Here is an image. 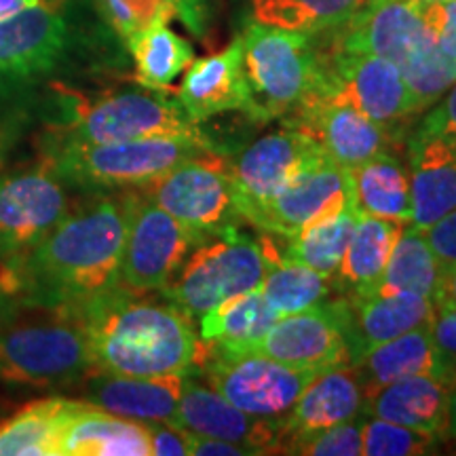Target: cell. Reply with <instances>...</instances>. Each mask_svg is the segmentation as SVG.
I'll list each match as a JSON object with an SVG mask.
<instances>
[{"instance_id":"37","label":"cell","mask_w":456,"mask_h":456,"mask_svg":"<svg viewBox=\"0 0 456 456\" xmlns=\"http://www.w3.org/2000/svg\"><path fill=\"white\" fill-rule=\"evenodd\" d=\"M442 437L391 420L372 419L363 423L362 454L368 456H420L436 452Z\"/></svg>"},{"instance_id":"16","label":"cell","mask_w":456,"mask_h":456,"mask_svg":"<svg viewBox=\"0 0 456 456\" xmlns=\"http://www.w3.org/2000/svg\"><path fill=\"white\" fill-rule=\"evenodd\" d=\"M66 43L68 21L61 0H32L0 17V83L51 70Z\"/></svg>"},{"instance_id":"27","label":"cell","mask_w":456,"mask_h":456,"mask_svg":"<svg viewBox=\"0 0 456 456\" xmlns=\"http://www.w3.org/2000/svg\"><path fill=\"white\" fill-rule=\"evenodd\" d=\"M60 456H151V442L144 423L81 399L61 433Z\"/></svg>"},{"instance_id":"30","label":"cell","mask_w":456,"mask_h":456,"mask_svg":"<svg viewBox=\"0 0 456 456\" xmlns=\"http://www.w3.org/2000/svg\"><path fill=\"white\" fill-rule=\"evenodd\" d=\"M349 182L351 199L362 216L402 224L412 222L410 175L389 151L349 169Z\"/></svg>"},{"instance_id":"29","label":"cell","mask_w":456,"mask_h":456,"mask_svg":"<svg viewBox=\"0 0 456 456\" xmlns=\"http://www.w3.org/2000/svg\"><path fill=\"white\" fill-rule=\"evenodd\" d=\"M81 399L45 397L0 420V456H60L61 433Z\"/></svg>"},{"instance_id":"14","label":"cell","mask_w":456,"mask_h":456,"mask_svg":"<svg viewBox=\"0 0 456 456\" xmlns=\"http://www.w3.org/2000/svg\"><path fill=\"white\" fill-rule=\"evenodd\" d=\"M68 212L66 182L47 163L0 175V269L30 252Z\"/></svg>"},{"instance_id":"28","label":"cell","mask_w":456,"mask_h":456,"mask_svg":"<svg viewBox=\"0 0 456 456\" xmlns=\"http://www.w3.org/2000/svg\"><path fill=\"white\" fill-rule=\"evenodd\" d=\"M357 218L359 212L351 195L342 197L306 222L296 235L285 237L288 245L281 256L294 265L332 277L346 252Z\"/></svg>"},{"instance_id":"2","label":"cell","mask_w":456,"mask_h":456,"mask_svg":"<svg viewBox=\"0 0 456 456\" xmlns=\"http://www.w3.org/2000/svg\"><path fill=\"white\" fill-rule=\"evenodd\" d=\"M117 288L70 311L87 332L95 370L127 376H186L201 366L205 342L169 300ZM66 313V311H64Z\"/></svg>"},{"instance_id":"38","label":"cell","mask_w":456,"mask_h":456,"mask_svg":"<svg viewBox=\"0 0 456 456\" xmlns=\"http://www.w3.org/2000/svg\"><path fill=\"white\" fill-rule=\"evenodd\" d=\"M104 9L114 30L125 41L152 26L169 24L178 17L175 0H104Z\"/></svg>"},{"instance_id":"20","label":"cell","mask_w":456,"mask_h":456,"mask_svg":"<svg viewBox=\"0 0 456 456\" xmlns=\"http://www.w3.org/2000/svg\"><path fill=\"white\" fill-rule=\"evenodd\" d=\"M363 399L366 397L353 366L319 372L281 420L279 454H296L311 437L357 419L359 412H363Z\"/></svg>"},{"instance_id":"12","label":"cell","mask_w":456,"mask_h":456,"mask_svg":"<svg viewBox=\"0 0 456 456\" xmlns=\"http://www.w3.org/2000/svg\"><path fill=\"white\" fill-rule=\"evenodd\" d=\"M208 385L226 402L258 419L281 420L296 406L300 393L319 372L298 370L254 353H224L205 342L201 366Z\"/></svg>"},{"instance_id":"39","label":"cell","mask_w":456,"mask_h":456,"mask_svg":"<svg viewBox=\"0 0 456 456\" xmlns=\"http://www.w3.org/2000/svg\"><path fill=\"white\" fill-rule=\"evenodd\" d=\"M363 446V423L357 419L346 420L306 440L296 454L311 456H357Z\"/></svg>"},{"instance_id":"9","label":"cell","mask_w":456,"mask_h":456,"mask_svg":"<svg viewBox=\"0 0 456 456\" xmlns=\"http://www.w3.org/2000/svg\"><path fill=\"white\" fill-rule=\"evenodd\" d=\"M123 199L125 237L118 288L134 294L161 292L201 241L138 188H129Z\"/></svg>"},{"instance_id":"33","label":"cell","mask_w":456,"mask_h":456,"mask_svg":"<svg viewBox=\"0 0 456 456\" xmlns=\"http://www.w3.org/2000/svg\"><path fill=\"white\" fill-rule=\"evenodd\" d=\"M442 271L444 265L427 243L425 232L412 224H406L393 245L383 277L374 289L376 292H412L433 300Z\"/></svg>"},{"instance_id":"51","label":"cell","mask_w":456,"mask_h":456,"mask_svg":"<svg viewBox=\"0 0 456 456\" xmlns=\"http://www.w3.org/2000/svg\"><path fill=\"white\" fill-rule=\"evenodd\" d=\"M403 3H410V4H429V3H440V0H403Z\"/></svg>"},{"instance_id":"1","label":"cell","mask_w":456,"mask_h":456,"mask_svg":"<svg viewBox=\"0 0 456 456\" xmlns=\"http://www.w3.org/2000/svg\"><path fill=\"white\" fill-rule=\"evenodd\" d=\"M125 199L98 197L70 209L30 252L0 269L17 305L77 311L118 288Z\"/></svg>"},{"instance_id":"45","label":"cell","mask_w":456,"mask_h":456,"mask_svg":"<svg viewBox=\"0 0 456 456\" xmlns=\"http://www.w3.org/2000/svg\"><path fill=\"white\" fill-rule=\"evenodd\" d=\"M188 454L195 456H254L249 448L239 446V444L218 440V437L195 436L188 433Z\"/></svg>"},{"instance_id":"15","label":"cell","mask_w":456,"mask_h":456,"mask_svg":"<svg viewBox=\"0 0 456 456\" xmlns=\"http://www.w3.org/2000/svg\"><path fill=\"white\" fill-rule=\"evenodd\" d=\"M288 117L285 127L305 134L342 169L366 163L391 144V125L374 121L342 102L309 95Z\"/></svg>"},{"instance_id":"24","label":"cell","mask_w":456,"mask_h":456,"mask_svg":"<svg viewBox=\"0 0 456 456\" xmlns=\"http://www.w3.org/2000/svg\"><path fill=\"white\" fill-rule=\"evenodd\" d=\"M412 224L429 228L456 209V140L416 131L410 140Z\"/></svg>"},{"instance_id":"31","label":"cell","mask_w":456,"mask_h":456,"mask_svg":"<svg viewBox=\"0 0 456 456\" xmlns=\"http://www.w3.org/2000/svg\"><path fill=\"white\" fill-rule=\"evenodd\" d=\"M403 226L406 224H402V222L370 218V216L359 214L346 252L332 275L342 292H372L383 277L393 245H395Z\"/></svg>"},{"instance_id":"19","label":"cell","mask_w":456,"mask_h":456,"mask_svg":"<svg viewBox=\"0 0 456 456\" xmlns=\"http://www.w3.org/2000/svg\"><path fill=\"white\" fill-rule=\"evenodd\" d=\"M351 195L349 169L326 157L288 182L269 201L243 209L241 218L260 231L292 237L338 199Z\"/></svg>"},{"instance_id":"47","label":"cell","mask_w":456,"mask_h":456,"mask_svg":"<svg viewBox=\"0 0 456 456\" xmlns=\"http://www.w3.org/2000/svg\"><path fill=\"white\" fill-rule=\"evenodd\" d=\"M433 302H436V306H452V309H456V262L444 266Z\"/></svg>"},{"instance_id":"46","label":"cell","mask_w":456,"mask_h":456,"mask_svg":"<svg viewBox=\"0 0 456 456\" xmlns=\"http://www.w3.org/2000/svg\"><path fill=\"white\" fill-rule=\"evenodd\" d=\"M178 7V17L188 30L195 34L197 38H203L209 28V13L205 0H175Z\"/></svg>"},{"instance_id":"25","label":"cell","mask_w":456,"mask_h":456,"mask_svg":"<svg viewBox=\"0 0 456 456\" xmlns=\"http://www.w3.org/2000/svg\"><path fill=\"white\" fill-rule=\"evenodd\" d=\"M353 370L363 389V397L410 376H436L446 383H456L433 340L431 326L410 330L397 338L383 342L359 359Z\"/></svg>"},{"instance_id":"7","label":"cell","mask_w":456,"mask_h":456,"mask_svg":"<svg viewBox=\"0 0 456 456\" xmlns=\"http://www.w3.org/2000/svg\"><path fill=\"white\" fill-rule=\"evenodd\" d=\"M241 43L256 121L289 114L313 94L319 78V53L311 34L254 21L245 28Z\"/></svg>"},{"instance_id":"50","label":"cell","mask_w":456,"mask_h":456,"mask_svg":"<svg viewBox=\"0 0 456 456\" xmlns=\"http://www.w3.org/2000/svg\"><path fill=\"white\" fill-rule=\"evenodd\" d=\"M32 0H0V17L13 13V11L26 7V4H30Z\"/></svg>"},{"instance_id":"6","label":"cell","mask_w":456,"mask_h":456,"mask_svg":"<svg viewBox=\"0 0 456 456\" xmlns=\"http://www.w3.org/2000/svg\"><path fill=\"white\" fill-rule=\"evenodd\" d=\"M142 138H192L209 142L178 98L167 89H134L78 100L49 142L106 144Z\"/></svg>"},{"instance_id":"10","label":"cell","mask_w":456,"mask_h":456,"mask_svg":"<svg viewBox=\"0 0 456 456\" xmlns=\"http://www.w3.org/2000/svg\"><path fill=\"white\" fill-rule=\"evenodd\" d=\"M138 191L182 222L201 243L237 231L243 220L235 205L232 165L216 152L180 163Z\"/></svg>"},{"instance_id":"11","label":"cell","mask_w":456,"mask_h":456,"mask_svg":"<svg viewBox=\"0 0 456 456\" xmlns=\"http://www.w3.org/2000/svg\"><path fill=\"white\" fill-rule=\"evenodd\" d=\"M319 53V78L311 95L349 104L374 121L391 125L425 110L402 72L383 57L332 43Z\"/></svg>"},{"instance_id":"34","label":"cell","mask_w":456,"mask_h":456,"mask_svg":"<svg viewBox=\"0 0 456 456\" xmlns=\"http://www.w3.org/2000/svg\"><path fill=\"white\" fill-rule=\"evenodd\" d=\"M125 43L134 57L135 81L146 89H169V85L195 61L192 45L167 24L148 28Z\"/></svg>"},{"instance_id":"13","label":"cell","mask_w":456,"mask_h":456,"mask_svg":"<svg viewBox=\"0 0 456 456\" xmlns=\"http://www.w3.org/2000/svg\"><path fill=\"white\" fill-rule=\"evenodd\" d=\"M345 298L323 300L309 309L279 317L260 338L237 349H214L224 353H254L275 359L298 370H332L349 363V346L345 336Z\"/></svg>"},{"instance_id":"48","label":"cell","mask_w":456,"mask_h":456,"mask_svg":"<svg viewBox=\"0 0 456 456\" xmlns=\"http://www.w3.org/2000/svg\"><path fill=\"white\" fill-rule=\"evenodd\" d=\"M17 309H20L17 300L7 292V288H4L3 281H0V326H3V323L7 322Z\"/></svg>"},{"instance_id":"3","label":"cell","mask_w":456,"mask_h":456,"mask_svg":"<svg viewBox=\"0 0 456 456\" xmlns=\"http://www.w3.org/2000/svg\"><path fill=\"white\" fill-rule=\"evenodd\" d=\"M332 43L391 61L423 108L436 104L456 83V61L440 49L419 9L403 0H366L336 28Z\"/></svg>"},{"instance_id":"26","label":"cell","mask_w":456,"mask_h":456,"mask_svg":"<svg viewBox=\"0 0 456 456\" xmlns=\"http://www.w3.org/2000/svg\"><path fill=\"white\" fill-rule=\"evenodd\" d=\"M450 391L452 383L436 376H410L370 393L363 399V412L444 437Z\"/></svg>"},{"instance_id":"8","label":"cell","mask_w":456,"mask_h":456,"mask_svg":"<svg viewBox=\"0 0 456 456\" xmlns=\"http://www.w3.org/2000/svg\"><path fill=\"white\" fill-rule=\"evenodd\" d=\"M269 269L271 258L262 241L237 228L197 245L161 294L188 317L199 319L231 296L258 289Z\"/></svg>"},{"instance_id":"42","label":"cell","mask_w":456,"mask_h":456,"mask_svg":"<svg viewBox=\"0 0 456 456\" xmlns=\"http://www.w3.org/2000/svg\"><path fill=\"white\" fill-rule=\"evenodd\" d=\"M416 131L456 140V83L436 102Z\"/></svg>"},{"instance_id":"41","label":"cell","mask_w":456,"mask_h":456,"mask_svg":"<svg viewBox=\"0 0 456 456\" xmlns=\"http://www.w3.org/2000/svg\"><path fill=\"white\" fill-rule=\"evenodd\" d=\"M148 442H151V454L155 456H184L188 454V431L180 429L169 420H155L144 423Z\"/></svg>"},{"instance_id":"17","label":"cell","mask_w":456,"mask_h":456,"mask_svg":"<svg viewBox=\"0 0 456 456\" xmlns=\"http://www.w3.org/2000/svg\"><path fill=\"white\" fill-rule=\"evenodd\" d=\"M323 159L326 152L292 127L254 142L232 165V188L239 216L252 205L269 201L288 182Z\"/></svg>"},{"instance_id":"32","label":"cell","mask_w":456,"mask_h":456,"mask_svg":"<svg viewBox=\"0 0 456 456\" xmlns=\"http://www.w3.org/2000/svg\"><path fill=\"white\" fill-rule=\"evenodd\" d=\"M279 319L277 311L258 289L231 296L199 317V338L208 345L237 349L269 330Z\"/></svg>"},{"instance_id":"22","label":"cell","mask_w":456,"mask_h":456,"mask_svg":"<svg viewBox=\"0 0 456 456\" xmlns=\"http://www.w3.org/2000/svg\"><path fill=\"white\" fill-rule=\"evenodd\" d=\"M175 98L199 125L228 110H241L252 117V95L243 70L241 37L220 53L192 61L184 70Z\"/></svg>"},{"instance_id":"36","label":"cell","mask_w":456,"mask_h":456,"mask_svg":"<svg viewBox=\"0 0 456 456\" xmlns=\"http://www.w3.org/2000/svg\"><path fill=\"white\" fill-rule=\"evenodd\" d=\"M366 0H252L260 24L302 34L336 30L357 13Z\"/></svg>"},{"instance_id":"43","label":"cell","mask_w":456,"mask_h":456,"mask_svg":"<svg viewBox=\"0 0 456 456\" xmlns=\"http://www.w3.org/2000/svg\"><path fill=\"white\" fill-rule=\"evenodd\" d=\"M431 334L456 380V309H452V306H436Z\"/></svg>"},{"instance_id":"4","label":"cell","mask_w":456,"mask_h":456,"mask_svg":"<svg viewBox=\"0 0 456 456\" xmlns=\"http://www.w3.org/2000/svg\"><path fill=\"white\" fill-rule=\"evenodd\" d=\"M17 309L0 326V383L24 389H57L95 372L83 323L70 313Z\"/></svg>"},{"instance_id":"23","label":"cell","mask_w":456,"mask_h":456,"mask_svg":"<svg viewBox=\"0 0 456 456\" xmlns=\"http://www.w3.org/2000/svg\"><path fill=\"white\" fill-rule=\"evenodd\" d=\"M184 376H127L95 370L83 379V402L138 423L171 420Z\"/></svg>"},{"instance_id":"35","label":"cell","mask_w":456,"mask_h":456,"mask_svg":"<svg viewBox=\"0 0 456 456\" xmlns=\"http://www.w3.org/2000/svg\"><path fill=\"white\" fill-rule=\"evenodd\" d=\"M260 241L271 258V269L260 285V292L279 317L292 315L328 300L332 294V277L285 260L271 239L262 237Z\"/></svg>"},{"instance_id":"5","label":"cell","mask_w":456,"mask_h":456,"mask_svg":"<svg viewBox=\"0 0 456 456\" xmlns=\"http://www.w3.org/2000/svg\"><path fill=\"white\" fill-rule=\"evenodd\" d=\"M45 151V163L66 186L129 191L157 180L180 163L216 152V144L192 138H142L106 144L49 142Z\"/></svg>"},{"instance_id":"44","label":"cell","mask_w":456,"mask_h":456,"mask_svg":"<svg viewBox=\"0 0 456 456\" xmlns=\"http://www.w3.org/2000/svg\"><path fill=\"white\" fill-rule=\"evenodd\" d=\"M425 239L444 266L456 262V209L425 228Z\"/></svg>"},{"instance_id":"49","label":"cell","mask_w":456,"mask_h":456,"mask_svg":"<svg viewBox=\"0 0 456 456\" xmlns=\"http://www.w3.org/2000/svg\"><path fill=\"white\" fill-rule=\"evenodd\" d=\"M446 436L456 444V383L450 391V402H448V423H446Z\"/></svg>"},{"instance_id":"21","label":"cell","mask_w":456,"mask_h":456,"mask_svg":"<svg viewBox=\"0 0 456 456\" xmlns=\"http://www.w3.org/2000/svg\"><path fill=\"white\" fill-rule=\"evenodd\" d=\"M345 336L349 363H355L387 340L431 326L436 302L412 292H366L345 296Z\"/></svg>"},{"instance_id":"18","label":"cell","mask_w":456,"mask_h":456,"mask_svg":"<svg viewBox=\"0 0 456 456\" xmlns=\"http://www.w3.org/2000/svg\"><path fill=\"white\" fill-rule=\"evenodd\" d=\"M283 420V419H281ZM281 420L258 419L226 402L214 387L182 380V395L169 423L195 436H208L249 448L256 454L279 452Z\"/></svg>"},{"instance_id":"40","label":"cell","mask_w":456,"mask_h":456,"mask_svg":"<svg viewBox=\"0 0 456 456\" xmlns=\"http://www.w3.org/2000/svg\"><path fill=\"white\" fill-rule=\"evenodd\" d=\"M429 26L440 49L456 61V0H440V3L414 4Z\"/></svg>"}]
</instances>
